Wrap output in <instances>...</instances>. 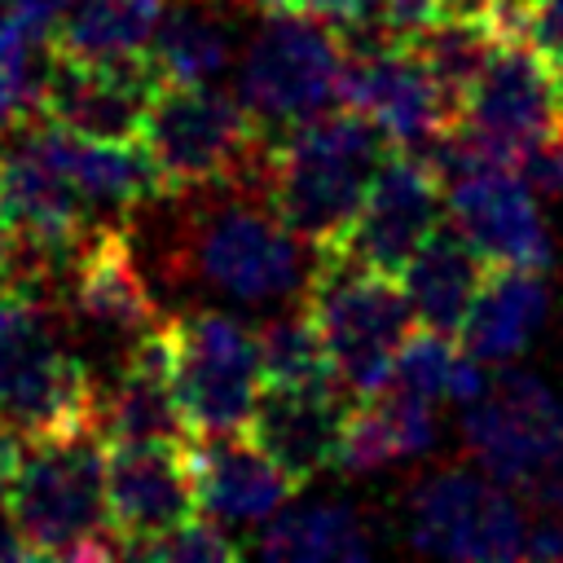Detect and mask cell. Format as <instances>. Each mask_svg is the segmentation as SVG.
<instances>
[{"label":"cell","instance_id":"36","mask_svg":"<svg viewBox=\"0 0 563 563\" xmlns=\"http://www.w3.org/2000/svg\"><path fill=\"white\" fill-rule=\"evenodd\" d=\"M18 559H40L35 545L22 537V528L13 523L9 510H0V563H18Z\"/></svg>","mask_w":563,"mask_h":563},{"label":"cell","instance_id":"13","mask_svg":"<svg viewBox=\"0 0 563 563\" xmlns=\"http://www.w3.org/2000/svg\"><path fill=\"white\" fill-rule=\"evenodd\" d=\"M343 101L374 119L396 145L418 150L457 119L453 97L431 79L413 44H396L374 26L343 31Z\"/></svg>","mask_w":563,"mask_h":563},{"label":"cell","instance_id":"9","mask_svg":"<svg viewBox=\"0 0 563 563\" xmlns=\"http://www.w3.org/2000/svg\"><path fill=\"white\" fill-rule=\"evenodd\" d=\"M523 528V501L479 466H435L405 497V545L431 559L506 563L519 559Z\"/></svg>","mask_w":563,"mask_h":563},{"label":"cell","instance_id":"32","mask_svg":"<svg viewBox=\"0 0 563 563\" xmlns=\"http://www.w3.org/2000/svg\"><path fill=\"white\" fill-rule=\"evenodd\" d=\"M519 559L532 563H563V515L554 510H537L523 528V550Z\"/></svg>","mask_w":563,"mask_h":563},{"label":"cell","instance_id":"16","mask_svg":"<svg viewBox=\"0 0 563 563\" xmlns=\"http://www.w3.org/2000/svg\"><path fill=\"white\" fill-rule=\"evenodd\" d=\"M440 176L427 167L418 150H391L383 167L374 172L356 220L347 224L343 242L330 246L365 268L400 277V268L413 260V251L440 229Z\"/></svg>","mask_w":563,"mask_h":563},{"label":"cell","instance_id":"21","mask_svg":"<svg viewBox=\"0 0 563 563\" xmlns=\"http://www.w3.org/2000/svg\"><path fill=\"white\" fill-rule=\"evenodd\" d=\"M431 444H435V405L396 383H378L374 391L361 396V405L347 409L334 466L347 475H374L409 457H422Z\"/></svg>","mask_w":563,"mask_h":563},{"label":"cell","instance_id":"1","mask_svg":"<svg viewBox=\"0 0 563 563\" xmlns=\"http://www.w3.org/2000/svg\"><path fill=\"white\" fill-rule=\"evenodd\" d=\"M176 198H185V216L163 260L172 286H194L242 308H282L308 290L321 251L273 211L264 176Z\"/></svg>","mask_w":563,"mask_h":563},{"label":"cell","instance_id":"24","mask_svg":"<svg viewBox=\"0 0 563 563\" xmlns=\"http://www.w3.org/2000/svg\"><path fill=\"white\" fill-rule=\"evenodd\" d=\"M163 84H216L233 66V18L220 0H167L150 44Z\"/></svg>","mask_w":563,"mask_h":563},{"label":"cell","instance_id":"11","mask_svg":"<svg viewBox=\"0 0 563 563\" xmlns=\"http://www.w3.org/2000/svg\"><path fill=\"white\" fill-rule=\"evenodd\" d=\"M563 123V84L528 35H501L466 88L453 128L488 163H519L550 128Z\"/></svg>","mask_w":563,"mask_h":563},{"label":"cell","instance_id":"31","mask_svg":"<svg viewBox=\"0 0 563 563\" xmlns=\"http://www.w3.org/2000/svg\"><path fill=\"white\" fill-rule=\"evenodd\" d=\"M515 172L528 180L532 194H541V198H559V194H563V123L550 128L537 145H528V150L519 154Z\"/></svg>","mask_w":563,"mask_h":563},{"label":"cell","instance_id":"29","mask_svg":"<svg viewBox=\"0 0 563 563\" xmlns=\"http://www.w3.org/2000/svg\"><path fill=\"white\" fill-rule=\"evenodd\" d=\"M260 369L264 383H290V387H312V383H339L334 361L325 352L321 330L312 325L308 308H277L260 330Z\"/></svg>","mask_w":563,"mask_h":563},{"label":"cell","instance_id":"12","mask_svg":"<svg viewBox=\"0 0 563 563\" xmlns=\"http://www.w3.org/2000/svg\"><path fill=\"white\" fill-rule=\"evenodd\" d=\"M48 299L62 308L75 343H119V352H128L145 330L163 321L150 273L141 268L123 224H92L62 264Z\"/></svg>","mask_w":563,"mask_h":563},{"label":"cell","instance_id":"18","mask_svg":"<svg viewBox=\"0 0 563 563\" xmlns=\"http://www.w3.org/2000/svg\"><path fill=\"white\" fill-rule=\"evenodd\" d=\"M189 457H194L198 510L229 532L268 523L277 510H286V501L299 488V479L286 475L246 431L194 435Z\"/></svg>","mask_w":563,"mask_h":563},{"label":"cell","instance_id":"17","mask_svg":"<svg viewBox=\"0 0 563 563\" xmlns=\"http://www.w3.org/2000/svg\"><path fill=\"white\" fill-rule=\"evenodd\" d=\"M453 229L488 268H545L554 246L537 194L510 163H479L444 185Z\"/></svg>","mask_w":563,"mask_h":563},{"label":"cell","instance_id":"30","mask_svg":"<svg viewBox=\"0 0 563 563\" xmlns=\"http://www.w3.org/2000/svg\"><path fill=\"white\" fill-rule=\"evenodd\" d=\"M246 554V541H238L229 528H220L216 519H189L180 528H172L167 537L150 541L136 559H172V563H229V559H242Z\"/></svg>","mask_w":563,"mask_h":563},{"label":"cell","instance_id":"35","mask_svg":"<svg viewBox=\"0 0 563 563\" xmlns=\"http://www.w3.org/2000/svg\"><path fill=\"white\" fill-rule=\"evenodd\" d=\"M26 114H35V88L22 84V79L0 75V136H4L13 123H22Z\"/></svg>","mask_w":563,"mask_h":563},{"label":"cell","instance_id":"19","mask_svg":"<svg viewBox=\"0 0 563 563\" xmlns=\"http://www.w3.org/2000/svg\"><path fill=\"white\" fill-rule=\"evenodd\" d=\"M347 400L339 383H264L255 396V409L246 418V435L299 484L330 471L339 462V440L347 422Z\"/></svg>","mask_w":563,"mask_h":563},{"label":"cell","instance_id":"10","mask_svg":"<svg viewBox=\"0 0 563 563\" xmlns=\"http://www.w3.org/2000/svg\"><path fill=\"white\" fill-rule=\"evenodd\" d=\"M172 325V383L194 435L246 431L264 387L260 339L224 308H194L167 317Z\"/></svg>","mask_w":563,"mask_h":563},{"label":"cell","instance_id":"37","mask_svg":"<svg viewBox=\"0 0 563 563\" xmlns=\"http://www.w3.org/2000/svg\"><path fill=\"white\" fill-rule=\"evenodd\" d=\"M13 282H18V238L0 202V286H13Z\"/></svg>","mask_w":563,"mask_h":563},{"label":"cell","instance_id":"28","mask_svg":"<svg viewBox=\"0 0 563 563\" xmlns=\"http://www.w3.org/2000/svg\"><path fill=\"white\" fill-rule=\"evenodd\" d=\"M501 40V31L488 22V18H475V13H449V18H435L413 44V53L422 57V66L431 70V79L453 97V106H462L466 88L479 79L493 44Z\"/></svg>","mask_w":563,"mask_h":563},{"label":"cell","instance_id":"6","mask_svg":"<svg viewBox=\"0 0 563 563\" xmlns=\"http://www.w3.org/2000/svg\"><path fill=\"white\" fill-rule=\"evenodd\" d=\"M264 132L242 106V97L220 92L216 84H158L141 145L150 150L167 198L260 180L264 176Z\"/></svg>","mask_w":563,"mask_h":563},{"label":"cell","instance_id":"2","mask_svg":"<svg viewBox=\"0 0 563 563\" xmlns=\"http://www.w3.org/2000/svg\"><path fill=\"white\" fill-rule=\"evenodd\" d=\"M391 136L361 110H325L264 150V194L273 211L317 251L343 242L361 198L391 154Z\"/></svg>","mask_w":563,"mask_h":563},{"label":"cell","instance_id":"14","mask_svg":"<svg viewBox=\"0 0 563 563\" xmlns=\"http://www.w3.org/2000/svg\"><path fill=\"white\" fill-rule=\"evenodd\" d=\"M194 440H106V506L119 559H136L150 541L198 515Z\"/></svg>","mask_w":563,"mask_h":563},{"label":"cell","instance_id":"8","mask_svg":"<svg viewBox=\"0 0 563 563\" xmlns=\"http://www.w3.org/2000/svg\"><path fill=\"white\" fill-rule=\"evenodd\" d=\"M303 308L325 339L334 374L347 391L365 396L387 374L405 339L413 334V308L400 290V277L365 268L339 251H321Z\"/></svg>","mask_w":563,"mask_h":563},{"label":"cell","instance_id":"26","mask_svg":"<svg viewBox=\"0 0 563 563\" xmlns=\"http://www.w3.org/2000/svg\"><path fill=\"white\" fill-rule=\"evenodd\" d=\"M167 0H62L53 31L57 53L70 57H132L145 53Z\"/></svg>","mask_w":563,"mask_h":563},{"label":"cell","instance_id":"15","mask_svg":"<svg viewBox=\"0 0 563 563\" xmlns=\"http://www.w3.org/2000/svg\"><path fill=\"white\" fill-rule=\"evenodd\" d=\"M158 70L145 53L132 57H70L48 48L35 114L106 141H136L158 92Z\"/></svg>","mask_w":563,"mask_h":563},{"label":"cell","instance_id":"23","mask_svg":"<svg viewBox=\"0 0 563 563\" xmlns=\"http://www.w3.org/2000/svg\"><path fill=\"white\" fill-rule=\"evenodd\" d=\"M484 255L449 224H440L418 251L413 260L400 268V290L413 308V321L440 334H457L466 321L471 299L484 286Z\"/></svg>","mask_w":563,"mask_h":563},{"label":"cell","instance_id":"4","mask_svg":"<svg viewBox=\"0 0 563 563\" xmlns=\"http://www.w3.org/2000/svg\"><path fill=\"white\" fill-rule=\"evenodd\" d=\"M9 515L40 559H119L106 506L101 427L26 440Z\"/></svg>","mask_w":563,"mask_h":563},{"label":"cell","instance_id":"20","mask_svg":"<svg viewBox=\"0 0 563 563\" xmlns=\"http://www.w3.org/2000/svg\"><path fill=\"white\" fill-rule=\"evenodd\" d=\"M57 150L62 163L84 194L88 211H97V224H123L128 216L145 211L150 202L167 198L163 176L150 158V150L136 141H106V136H84L57 123Z\"/></svg>","mask_w":563,"mask_h":563},{"label":"cell","instance_id":"27","mask_svg":"<svg viewBox=\"0 0 563 563\" xmlns=\"http://www.w3.org/2000/svg\"><path fill=\"white\" fill-rule=\"evenodd\" d=\"M383 383H396L413 396H427L431 405H444V400L471 405L488 387V365L475 361L466 347H457L453 334L422 325L418 334L405 339V347L396 352L391 374Z\"/></svg>","mask_w":563,"mask_h":563},{"label":"cell","instance_id":"34","mask_svg":"<svg viewBox=\"0 0 563 563\" xmlns=\"http://www.w3.org/2000/svg\"><path fill=\"white\" fill-rule=\"evenodd\" d=\"M22 457H26V435L18 427L0 422V510H9V493L22 471Z\"/></svg>","mask_w":563,"mask_h":563},{"label":"cell","instance_id":"5","mask_svg":"<svg viewBox=\"0 0 563 563\" xmlns=\"http://www.w3.org/2000/svg\"><path fill=\"white\" fill-rule=\"evenodd\" d=\"M466 457L523 506L563 515V396L528 369H506L466 405Z\"/></svg>","mask_w":563,"mask_h":563},{"label":"cell","instance_id":"7","mask_svg":"<svg viewBox=\"0 0 563 563\" xmlns=\"http://www.w3.org/2000/svg\"><path fill=\"white\" fill-rule=\"evenodd\" d=\"M343 31L308 9L273 13L238 57V97L264 136H282L343 101Z\"/></svg>","mask_w":563,"mask_h":563},{"label":"cell","instance_id":"25","mask_svg":"<svg viewBox=\"0 0 563 563\" xmlns=\"http://www.w3.org/2000/svg\"><path fill=\"white\" fill-rule=\"evenodd\" d=\"M246 554L277 563L365 559L374 554V528L352 501H308L295 510H277L264 532L246 545Z\"/></svg>","mask_w":563,"mask_h":563},{"label":"cell","instance_id":"33","mask_svg":"<svg viewBox=\"0 0 563 563\" xmlns=\"http://www.w3.org/2000/svg\"><path fill=\"white\" fill-rule=\"evenodd\" d=\"M383 4H387V0H303V9H308V13H317V18L334 22L339 31H352V26H369V22H378Z\"/></svg>","mask_w":563,"mask_h":563},{"label":"cell","instance_id":"22","mask_svg":"<svg viewBox=\"0 0 563 563\" xmlns=\"http://www.w3.org/2000/svg\"><path fill=\"white\" fill-rule=\"evenodd\" d=\"M545 312H550V286L541 268H488L479 295L466 308L457 339L475 361L497 369L510 365L537 339Z\"/></svg>","mask_w":563,"mask_h":563},{"label":"cell","instance_id":"3","mask_svg":"<svg viewBox=\"0 0 563 563\" xmlns=\"http://www.w3.org/2000/svg\"><path fill=\"white\" fill-rule=\"evenodd\" d=\"M101 378L48 295L13 290L0 321V422L26 440L97 427Z\"/></svg>","mask_w":563,"mask_h":563}]
</instances>
